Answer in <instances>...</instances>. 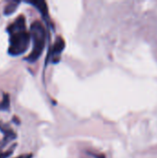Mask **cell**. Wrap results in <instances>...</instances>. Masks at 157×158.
Returning <instances> with one entry per match:
<instances>
[{
	"label": "cell",
	"instance_id": "6da1fadb",
	"mask_svg": "<svg viewBox=\"0 0 157 158\" xmlns=\"http://www.w3.org/2000/svg\"><path fill=\"white\" fill-rule=\"evenodd\" d=\"M10 34L8 53L12 56H19L27 51L31 42L29 31H26L25 18L20 15L7 28Z\"/></svg>",
	"mask_w": 157,
	"mask_h": 158
},
{
	"label": "cell",
	"instance_id": "7a4b0ae2",
	"mask_svg": "<svg viewBox=\"0 0 157 158\" xmlns=\"http://www.w3.org/2000/svg\"><path fill=\"white\" fill-rule=\"evenodd\" d=\"M29 33L32 40L33 46L31 53L29 55L27 59L30 62H35L43 54L45 44V30L43 23L39 20L32 22Z\"/></svg>",
	"mask_w": 157,
	"mask_h": 158
},
{
	"label": "cell",
	"instance_id": "3957f363",
	"mask_svg": "<svg viewBox=\"0 0 157 158\" xmlns=\"http://www.w3.org/2000/svg\"><path fill=\"white\" fill-rule=\"evenodd\" d=\"M65 48V42L61 37H58L53 46V50H52V55L56 56V55H59L62 53L63 49Z\"/></svg>",
	"mask_w": 157,
	"mask_h": 158
},
{
	"label": "cell",
	"instance_id": "277c9868",
	"mask_svg": "<svg viewBox=\"0 0 157 158\" xmlns=\"http://www.w3.org/2000/svg\"><path fill=\"white\" fill-rule=\"evenodd\" d=\"M28 3L35 6L37 7V9H39L42 13H47V6H46V4L45 2L43 1H40V0H36V1H29Z\"/></svg>",
	"mask_w": 157,
	"mask_h": 158
},
{
	"label": "cell",
	"instance_id": "5b68a950",
	"mask_svg": "<svg viewBox=\"0 0 157 158\" xmlns=\"http://www.w3.org/2000/svg\"><path fill=\"white\" fill-rule=\"evenodd\" d=\"M18 4H19L18 2H11V3H9V4L6 6L5 14L9 15V14H11V13H13V12L16 10V8H17Z\"/></svg>",
	"mask_w": 157,
	"mask_h": 158
},
{
	"label": "cell",
	"instance_id": "8992f818",
	"mask_svg": "<svg viewBox=\"0 0 157 158\" xmlns=\"http://www.w3.org/2000/svg\"><path fill=\"white\" fill-rule=\"evenodd\" d=\"M16 158H31V155H26V156H20Z\"/></svg>",
	"mask_w": 157,
	"mask_h": 158
}]
</instances>
